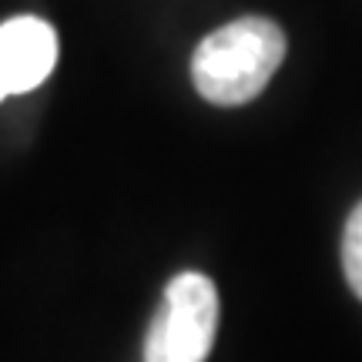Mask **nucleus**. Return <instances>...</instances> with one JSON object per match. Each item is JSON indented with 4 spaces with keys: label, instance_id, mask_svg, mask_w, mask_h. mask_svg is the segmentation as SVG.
I'll list each match as a JSON object with an SVG mask.
<instances>
[{
    "label": "nucleus",
    "instance_id": "nucleus-1",
    "mask_svg": "<svg viewBox=\"0 0 362 362\" xmlns=\"http://www.w3.org/2000/svg\"><path fill=\"white\" fill-rule=\"evenodd\" d=\"M285 61V34L269 17H238L211 30L192 57V81L205 101L238 107L255 101Z\"/></svg>",
    "mask_w": 362,
    "mask_h": 362
},
{
    "label": "nucleus",
    "instance_id": "nucleus-3",
    "mask_svg": "<svg viewBox=\"0 0 362 362\" xmlns=\"http://www.w3.org/2000/svg\"><path fill=\"white\" fill-rule=\"evenodd\" d=\"M57 64V34L40 17H13L0 24V101L27 94L51 78Z\"/></svg>",
    "mask_w": 362,
    "mask_h": 362
},
{
    "label": "nucleus",
    "instance_id": "nucleus-4",
    "mask_svg": "<svg viewBox=\"0 0 362 362\" xmlns=\"http://www.w3.org/2000/svg\"><path fill=\"white\" fill-rule=\"evenodd\" d=\"M342 269H346L349 288L362 298V202L352 208L349 221H346V235H342Z\"/></svg>",
    "mask_w": 362,
    "mask_h": 362
},
{
    "label": "nucleus",
    "instance_id": "nucleus-2",
    "mask_svg": "<svg viewBox=\"0 0 362 362\" xmlns=\"http://www.w3.org/2000/svg\"><path fill=\"white\" fill-rule=\"evenodd\" d=\"M218 332V292L202 272H181L168 282L158 305L144 362H205Z\"/></svg>",
    "mask_w": 362,
    "mask_h": 362
}]
</instances>
